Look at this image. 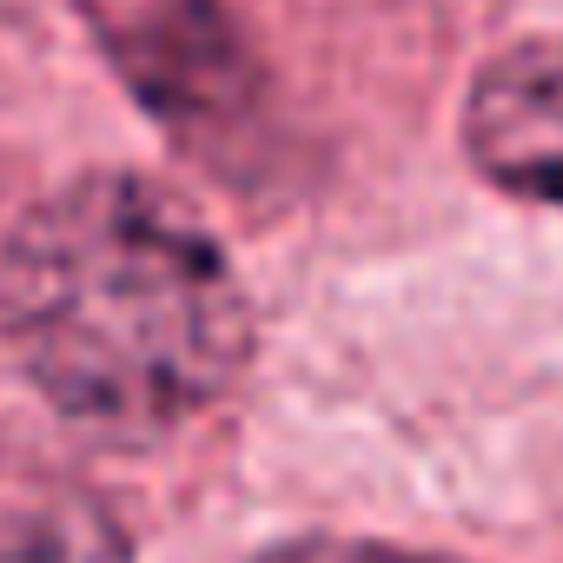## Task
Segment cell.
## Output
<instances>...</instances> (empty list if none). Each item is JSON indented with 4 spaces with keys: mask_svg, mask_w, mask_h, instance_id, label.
Here are the masks:
<instances>
[{
    "mask_svg": "<svg viewBox=\"0 0 563 563\" xmlns=\"http://www.w3.org/2000/svg\"><path fill=\"white\" fill-rule=\"evenodd\" d=\"M0 563H126L120 530L100 510H27L14 530H0Z\"/></svg>",
    "mask_w": 563,
    "mask_h": 563,
    "instance_id": "277c9868",
    "label": "cell"
},
{
    "mask_svg": "<svg viewBox=\"0 0 563 563\" xmlns=\"http://www.w3.org/2000/svg\"><path fill=\"white\" fill-rule=\"evenodd\" d=\"M265 563H431V556H398V550H352V543H299Z\"/></svg>",
    "mask_w": 563,
    "mask_h": 563,
    "instance_id": "5b68a950",
    "label": "cell"
},
{
    "mask_svg": "<svg viewBox=\"0 0 563 563\" xmlns=\"http://www.w3.org/2000/svg\"><path fill=\"white\" fill-rule=\"evenodd\" d=\"M80 21L126 93L186 153L239 173V159L265 146L272 80L225 0H80Z\"/></svg>",
    "mask_w": 563,
    "mask_h": 563,
    "instance_id": "7a4b0ae2",
    "label": "cell"
},
{
    "mask_svg": "<svg viewBox=\"0 0 563 563\" xmlns=\"http://www.w3.org/2000/svg\"><path fill=\"white\" fill-rule=\"evenodd\" d=\"M464 153L484 179L563 206V41L504 47L471 80Z\"/></svg>",
    "mask_w": 563,
    "mask_h": 563,
    "instance_id": "3957f363",
    "label": "cell"
},
{
    "mask_svg": "<svg viewBox=\"0 0 563 563\" xmlns=\"http://www.w3.org/2000/svg\"><path fill=\"white\" fill-rule=\"evenodd\" d=\"M0 339L100 438H159L232 391L252 306L219 239L140 173H80L0 245Z\"/></svg>",
    "mask_w": 563,
    "mask_h": 563,
    "instance_id": "6da1fadb",
    "label": "cell"
}]
</instances>
